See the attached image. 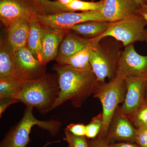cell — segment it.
I'll list each match as a JSON object with an SVG mask.
<instances>
[{
    "instance_id": "34",
    "label": "cell",
    "mask_w": 147,
    "mask_h": 147,
    "mask_svg": "<svg viewBox=\"0 0 147 147\" xmlns=\"http://www.w3.org/2000/svg\"><path fill=\"white\" fill-rule=\"evenodd\" d=\"M61 3L66 6L67 5L72 2L74 0H57Z\"/></svg>"
},
{
    "instance_id": "4",
    "label": "cell",
    "mask_w": 147,
    "mask_h": 147,
    "mask_svg": "<svg viewBox=\"0 0 147 147\" xmlns=\"http://www.w3.org/2000/svg\"><path fill=\"white\" fill-rule=\"evenodd\" d=\"M126 89L125 80L117 77L107 83L98 82L93 94L94 97L99 99L102 107V127L99 137H106L119 104L124 100Z\"/></svg>"
},
{
    "instance_id": "1",
    "label": "cell",
    "mask_w": 147,
    "mask_h": 147,
    "mask_svg": "<svg viewBox=\"0 0 147 147\" xmlns=\"http://www.w3.org/2000/svg\"><path fill=\"white\" fill-rule=\"evenodd\" d=\"M54 69L57 75L60 92L53 109L67 100H70L74 107H81L93 94L99 82L92 69H80L57 64Z\"/></svg>"
},
{
    "instance_id": "29",
    "label": "cell",
    "mask_w": 147,
    "mask_h": 147,
    "mask_svg": "<svg viewBox=\"0 0 147 147\" xmlns=\"http://www.w3.org/2000/svg\"><path fill=\"white\" fill-rule=\"evenodd\" d=\"M89 147H110L109 142L105 138L98 136L88 142Z\"/></svg>"
},
{
    "instance_id": "26",
    "label": "cell",
    "mask_w": 147,
    "mask_h": 147,
    "mask_svg": "<svg viewBox=\"0 0 147 147\" xmlns=\"http://www.w3.org/2000/svg\"><path fill=\"white\" fill-rule=\"evenodd\" d=\"M65 137L64 140L67 142L68 147H89L88 143L86 137L75 136L65 130Z\"/></svg>"
},
{
    "instance_id": "28",
    "label": "cell",
    "mask_w": 147,
    "mask_h": 147,
    "mask_svg": "<svg viewBox=\"0 0 147 147\" xmlns=\"http://www.w3.org/2000/svg\"><path fill=\"white\" fill-rule=\"evenodd\" d=\"M65 130L75 136L86 137V125L82 123H70L67 126Z\"/></svg>"
},
{
    "instance_id": "20",
    "label": "cell",
    "mask_w": 147,
    "mask_h": 147,
    "mask_svg": "<svg viewBox=\"0 0 147 147\" xmlns=\"http://www.w3.org/2000/svg\"><path fill=\"white\" fill-rule=\"evenodd\" d=\"M93 43L69 57L61 65L71 66L78 69H91L90 58Z\"/></svg>"
},
{
    "instance_id": "27",
    "label": "cell",
    "mask_w": 147,
    "mask_h": 147,
    "mask_svg": "<svg viewBox=\"0 0 147 147\" xmlns=\"http://www.w3.org/2000/svg\"><path fill=\"white\" fill-rule=\"evenodd\" d=\"M135 142L140 147H147V126L136 128Z\"/></svg>"
},
{
    "instance_id": "17",
    "label": "cell",
    "mask_w": 147,
    "mask_h": 147,
    "mask_svg": "<svg viewBox=\"0 0 147 147\" xmlns=\"http://www.w3.org/2000/svg\"><path fill=\"white\" fill-rule=\"evenodd\" d=\"M15 51L7 38L1 39L0 79L15 78Z\"/></svg>"
},
{
    "instance_id": "14",
    "label": "cell",
    "mask_w": 147,
    "mask_h": 147,
    "mask_svg": "<svg viewBox=\"0 0 147 147\" xmlns=\"http://www.w3.org/2000/svg\"><path fill=\"white\" fill-rule=\"evenodd\" d=\"M100 12L106 21L113 23L138 14L139 7L134 0H103Z\"/></svg>"
},
{
    "instance_id": "22",
    "label": "cell",
    "mask_w": 147,
    "mask_h": 147,
    "mask_svg": "<svg viewBox=\"0 0 147 147\" xmlns=\"http://www.w3.org/2000/svg\"><path fill=\"white\" fill-rule=\"evenodd\" d=\"M40 14L51 15L63 11H70L65 5L57 0H32Z\"/></svg>"
},
{
    "instance_id": "24",
    "label": "cell",
    "mask_w": 147,
    "mask_h": 147,
    "mask_svg": "<svg viewBox=\"0 0 147 147\" xmlns=\"http://www.w3.org/2000/svg\"><path fill=\"white\" fill-rule=\"evenodd\" d=\"M129 119L136 128L147 126V100L145 99L134 115Z\"/></svg>"
},
{
    "instance_id": "3",
    "label": "cell",
    "mask_w": 147,
    "mask_h": 147,
    "mask_svg": "<svg viewBox=\"0 0 147 147\" xmlns=\"http://www.w3.org/2000/svg\"><path fill=\"white\" fill-rule=\"evenodd\" d=\"M123 45L111 37H106L93 44L90 63L98 82L104 83L115 77L116 71Z\"/></svg>"
},
{
    "instance_id": "35",
    "label": "cell",
    "mask_w": 147,
    "mask_h": 147,
    "mask_svg": "<svg viewBox=\"0 0 147 147\" xmlns=\"http://www.w3.org/2000/svg\"><path fill=\"white\" fill-rule=\"evenodd\" d=\"M145 99L147 100V81L146 84V94H145Z\"/></svg>"
},
{
    "instance_id": "36",
    "label": "cell",
    "mask_w": 147,
    "mask_h": 147,
    "mask_svg": "<svg viewBox=\"0 0 147 147\" xmlns=\"http://www.w3.org/2000/svg\"><path fill=\"white\" fill-rule=\"evenodd\" d=\"M146 41H145L146 42L147 45V29H146Z\"/></svg>"
},
{
    "instance_id": "23",
    "label": "cell",
    "mask_w": 147,
    "mask_h": 147,
    "mask_svg": "<svg viewBox=\"0 0 147 147\" xmlns=\"http://www.w3.org/2000/svg\"><path fill=\"white\" fill-rule=\"evenodd\" d=\"M103 6V0L98 2L74 0L72 2L66 7L70 11H98L100 12Z\"/></svg>"
},
{
    "instance_id": "13",
    "label": "cell",
    "mask_w": 147,
    "mask_h": 147,
    "mask_svg": "<svg viewBox=\"0 0 147 147\" xmlns=\"http://www.w3.org/2000/svg\"><path fill=\"white\" fill-rule=\"evenodd\" d=\"M136 133V128L119 106L110 123L105 139L108 142L114 139L134 143Z\"/></svg>"
},
{
    "instance_id": "30",
    "label": "cell",
    "mask_w": 147,
    "mask_h": 147,
    "mask_svg": "<svg viewBox=\"0 0 147 147\" xmlns=\"http://www.w3.org/2000/svg\"><path fill=\"white\" fill-rule=\"evenodd\" d=\"M18 102V100L12 98H1L0 99V117H1L3 113L9 106Z\"/></svg>"
},
{
    "instance_id": "6",
    "label": "cell",
    "mask_w": 147,
    "mask_h": 147,
    "mask_svg": "<svg viewBox=\"0 0 147 147\" xmlns=\"http://www.w3.org/2000/svg\"><path fill=\"white\" fill-rule=\"evenodd\" d=\"M146 22L138 14L110 23L108 30L95 39L98 42L102 38L111 37L122 43L124 47L135 42L146 41Z\"/></svg>"
},
{
    "instance_id": "18",
    "label": "cell",
    "mask_w": 147,
    "mask_h": 147,
    "mask_svg": "<svg viewBox=\"0 0 147 147\" xmlns=\"http://www.w3.org/2000/svg\"><path fill=\"white\" fill-rule=\"evenodd\" d=\"M107 21H91L74 25L67 28L86 38H95L104 34L110 26Z\"/></svg>"
},
{
    "instance_id": "8",
    "label": "cell",
    "mask_w": 147,
    "mask_h": 147,
    "mask_svg": "<svg viewBox=\"0 0 147 147\" xmlns=\"http://www.w3.org/2000/svg\"><path fill=\"white\" fill-rule=\"evenodd\" d=\"M40 24L56 28L67 29L77 24L91 21H106L100 11H63L51 15L38 14Z\"/></svg>"
},
{
    "instance_id": "15",
    "label": "cell",
    "mask_w": 147,
    "mask_h": 147,
    "mask_svg": "<svg viewBox=\"0 0 147 147\" xmlns=\"http://www.w3.org/2000/svg\"><path fill=\"white\" fill-rule=\"evenodd\" d=\"M95 38H88L78 36L69 32L62 41L56 60L58 64H62L69 57L92 45Z\"/></svg>"
},
{
    "instance_id": "7",
    "label": "cell",
    "mask_w": 147,
    "mask_h": 147,
    "mask_svg": "<svg viewBox=\"0 0 147 147\" xmlns=\"http://www.w3.org/2000/svg\"><path fill=\"white\" fill-rule=\"evenodd\" d=\"M115 77L123 80L131 77L147 78V55L138 54L134 44L125 47L118 63Z\"/></svg>"
},
{
    "instance_id": "10",
    "label": "cell",
    "mask_w": 147,
    "mask_h": 147,
    "mask_svg": "<svg viewBox=\"0 0 147 147\" xmlns=\"http://www.w3.org/2000/svg\"><path fill=\"white\" fill-rule=\"evenodd\" d=\"M45 66L26 47L15 52V78L23 84L45 75Z\"/></svg>"
},
{
    "instance_id": "32",
    "label": "cell",
    "mask_w": 147,
    "mask_h": 147,
    "mask_svg": "<svg viewBox=\"0 0 147 147\" xmlns=\"http://www.w3.org/2000/svg\"><path fill=\"white\" fill-rule=\"evenodd\" d=\"M138 14L145 19L147 24V5L139 7Z\"/></svg>"
},
{
    "instance_id": "11",
    "label": "cell",
    "mask_w": 147,
    "mask_h": 147,
    "mask_svg": "<svg viewBox=\"0 0 147 147\" xmlns=\"http://www.w3.org/2000/svg\"><path fill=\"white\" fill-rule=\"evenodd\" d=\"M126 92L121 112L129 118L145 100L147 78H128L125 79Z\"/></svg>"
},
{
    "instance_id": "16",
    "label": "cell",
    "mask_w": 147,
    "mask_h": 147,
    "mask_svg": "<svg viewBox=\"0 0 147 147\" xmlns=\"http://www.w3.org/2000/svg\"><path fill=\"white\" fill-rule=\"evenodd\" d=\"M31 21L26 19L19 20L5 29L7 34V39L15 52L26 46Z\"/></svg>"
},
{
    "instance_id": "21",
    "label": "cell",
    "mask_w": 147,
    "mask_h": 147,
    "mask_svg": "<svg viewBox=\"0 0 147 147\" xmlns=\"http://www.w3.org/2000/svg\"><path fill=\"white\" fill-rule=\"evenodd\" d=\"M24 85V84L14 78L0 79V99L6 98H16L23 89Z\"/></svg>"
},
{
    "instance_id": "9",
    "label": "cell",
    "mask_w": 147,
    "mask_h": 147,
    "mask_svg": "<svg viewBox=\"0 0 147 147\" xmlns=\"http://www.w3.org/2000/svg\"><path fill=\"white\" fill-rule=\"evenodd\" d=\"M38 14L32 0H0V19L5 29L19 20L31 21Z\"/></svg>"
},
{
    "instance_id": "25",
    "label": "cell",
    "mask_w": 147,
    "mask_h": 147,
    "mask_svg": "<svg viewBox=\"0 0 147 147\" xmlns=\"http://www.w3.org/2000/svg\"><path fill=\"white\" fill-rule=\"evenodd\" d=\"M102 113L94 117L89 123L86 125V137L88 139H94L100 134L102 128Z\"/></svg>"
},
{
    "instance_id": "5",
    "label": "cell",
    "mask_w": 147,
    "mask_h": 147,
    "mask_svg": "<svg viewBox=\"0 0 147 147\" xmlns=\"http://www.w3.org/2000/svg\"><path fill=\"white\" fill-rule=\"evenodd\" d=\"M33 109L31 106H27L21 120L5 138L1 147H26L30 141L29 136L32 128L35 125L47 130L51 135L57 133L61 127L60 122L37 119L33 115Z\"/></svg>"
},
{
    "instance_id": "33",
    "label": "cell",
    "mask_w": 147,
    "mask_h": 147,
    "mask_svg": "<svg viewBox=\"0 0 147 147\" xmlns=\"http://www.w3.org/2000/svg\"><path fill=\"white\" fill-rule=\"evenodd\" d=\"M139 7L147 5V0H134Z\"/></svg>"
},
{
    "instance_id": "12",
    "label": "cell",
    "mask_w": 147,
    "mask_h": 147,
    "mask_svg": "<svg viewBox=\"0 0 147 147\" xmlns=\"http://www.w3.org/2000/svg\"><path fill=\"white\" fill-rule=\"evenodd\" d=\"M69 31L67 29L56 28L41 25L43 64L46 65L50 61L56 59L60 45Z\"/></svg>"
},
{
    "instance_id": "19",
    "label": "cell",
    "mask_w": 147,
    "mask_h": 147,
    "mask_svg": "<svg viewBox=\"0 0 147 147\" xmlns=\"http://www.w3.org/2000/svg\"><path fill=\"white\" fill-rule=\"evenodd\" d=\"M26 47L35 57L42 63L41 25L37 17L31 21L30 33Z\"/></svg>"
},
{
    "instance_id": "2",
    "label": "cell",
    "mask_w": 147,
    "mask_h": 147,
    "mask_svg": "<svg viewBox=\"0 0 147 147\" xmlns=\"http://www.w3.org/2000/svg\"><path fill=\"white\" fill-rule=\"evenodd\" d=\"M59 92L58 77L45 74L38 79L24 83L23 89L15 98L18 102L36 108L45 114L53 110Z\"/></svg>"
},
{
    "instance_id": "31",
    "label": "cell",
    "mask_w": 147,
    "mask_h": 147,
    "mask_svg": "<svg viewBox=\"0 0 147 147\" xmlns=\"http://www.w3.org/2000/svg\"><path fill=\"white\" fill-rule=\"evenodd\" d=\"M110 147H140L137 144L130 142H122L110 144Z\"/></svg>"
}]
</instances>
